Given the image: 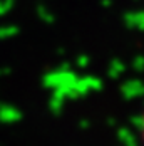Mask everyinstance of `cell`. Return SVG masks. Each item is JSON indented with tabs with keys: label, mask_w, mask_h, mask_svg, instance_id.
<instances>
[{
	"label": "cell",
	"mask_w": 144,
	"mask_h": 146,
	"mask_svg": "<svg viewBox=\"0 0 144 146\" xmlns=\"http://www.w3.org/2000/svg\"><path fill=\"white\" fill-rule=\"evenodd\" d=\"M139 131H141V141L144 145V109H143V114H141V126H139Z\"/></svg>",
	"instance_id": "obj_1"
}]
</instances>
